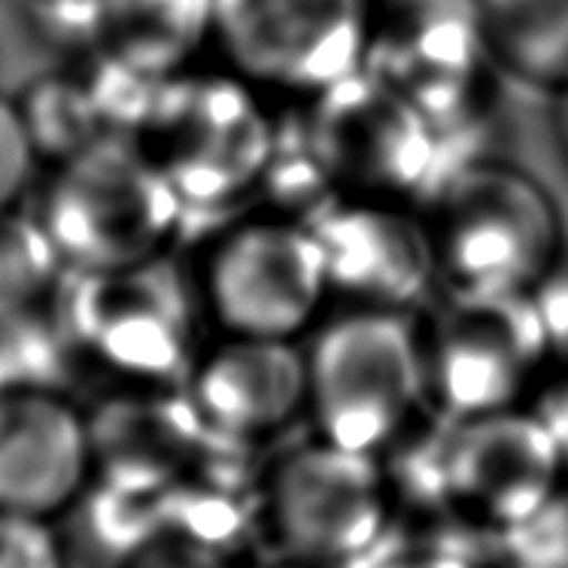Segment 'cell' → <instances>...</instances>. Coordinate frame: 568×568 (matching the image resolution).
Returning a JSON list of instances; mask_svg holds the SVG:
<instances>
[{"mask_svg":"<svg viewBox=\"0 0 568 568\" xmlns=\"http://www.w3.org/2000/svg\"><path fill=\"white\" fill-rule=\"evenodd\" d=\"M302 344L307 423L323 442L386 456L432 407L414 311L337 304Z\"/></svg>","mask_w":568,"mask_h":568,"instance_id":"6da1fadb","label":"cell"},{"mask_svg":"<svg viewBox=\"0 0 568 568\" xmlns=\"http://www.w3.org/2000/svg\"><path fill=\"white\" fill-rule=\"evenodd\" d=\"M31 204L70 277H106L162 262L186 213L134 138L101 140L49 164Z\"/></svg>","mask_w":568,"mask_h":568,"instance_id":"7a4b0ae2","label":"cell"},{"mask_svg":"<svg viewBox=\"0 0 568 568\" xmlns=\"http://www.w3.org/2000/svg\"><path fill=\"white\" fill-rule=\"evenodd\" d=\"M429 229L438 283L453 295H535L566 262L554 195L499 159L459 164L432 189Z\"/></svg>","mask_w":568,"mask_h":568,"instance_id":"3957f363","label":"cell"},{"mask_svg":"<svg viewBox=\"0 0 568 568\" xmlns=\"http://www.w3.org/2000/svg\"><path fill=\"white\" fill-rule=\"evenodd\" d=\"M265 98L237 73L176 70L152 82L131 138L183 201L222 207L262 186L280 152Z\"/></svg>","mask_w":568,"mask_h":568,"instance_id":"277c9868","label":"cell"},{"mask_svg":"<svg viewBox=\"0 0 568 568\" xmlns=\"http://www.w3.org/2000/svg\"><path fill=\"white\" fill-rule=\"evenodd\" d=\"M68 283L55 295L68 368L104 377L106 393L186 383L197 359L195 323L204 316L195 280L180 283L162 258L106 277L68 274Z\"/></svg>","mask_w":568,"mask_h":568,"instance_id":"5b68a950","label":"cell"},{"mask_svg":"<svg viewBox=\"0 0 568 568\" xmlns=\"http://www.w3.org/2000/svg\"><path fill=\"white\" fill-rule=\"evenodd\" d=\"M192 280L216 335L304 341L335 304L316 229L290 210L229 222L207 241Z\"/></svg>","mask_w":568,"mask_h":568,"instance_id":"8992f818","label":"cell"},{"mask_svg":"<svg viewBox=\"0 0 568 568\" xmlns=\"http://www.w3.org/2000/svg\"><path fill=\"white\" fill-rule=\"evenodd\" d=\"M381 0H216L210 49L262 94L314 101L368 68Z\"/></svg>","mask_w":568,"mask_h":568,"instance_id":"52a82bcc","label":"cell"},{"mask_svg":"<svg viewBox=\"0 0 568 568\" xmlns=\"http://www.w3.org/2000/svg\"><path fill=\"white\" fill-rule=\"evenodd\" d=\"M395 489L383 456L323 438L283 453L262 484V517L286 562L362 568L383 550Z\"/></svg>","mask_w":568,"mask_h":568,"instance_id":"ba28073f","label":"cell"},{"mask_svg":"<svg viewBox=\"0 0 568 568\" xmlns=\"http://www.w3.org/2000/svg\"><path fill=\"white\" fill-rule=\"evenodd\" d=\"M429 405L450 419L520 407L554 356L535 295H453L423 320Z\"/></svg>","mask_w":568,"mask_h":568,"instance_id":"9c48e42d","label":"cell"},{"mask_svg":"<svg viewBox=\"0 0 568 568\" xmlns=\"http://www.w3.org/2000/svg\"><path fill=\"white\" fill-rule=\"evenodd\" d=\"M307 150L335 197L405 201L426 189L435 168V125L365 68L307 101Z\"/></svg>","mask_w":568,"mask_h":568,"instance_id":"30bf717a","label":"cell"},{"mask_svg":"<svg viewBox=\"0 0 568 568\" xmlns=\"http://www.w3.org/2000/svg\"><path fill=\"white\" fill-rule=\"evenodd\" d=\"M562 442L520 407L453 419L444 442V496L499 532L529 520L559 496Z\"/></svg>","mask_w":568,"mask_h":568,"instance_id":"8fae6325","label":"cell"},{"mask_svg":"<svg viewBox=\"0 0 568 568\" xmlns=\"http://www.w3.org/2000/svg\"><path fill=\"white\" fill-rule=\"evenodd\" d=\"M98 475L89 407L61 386L0 389V510L59 520Z\"/></svg>","mask_w":568,"mask_h":568,"instance_id":"7c38bea8","label":"cell"},{"mask_svg":"<svg viewBox=\"0 0 568 568\" xmlns=\"http://www.w3.org/2000/svg\"><path fill=\"white\" fill-rule=\"evenodd\" d=\"M311 225L337 304L414 311L438 280L426 220L405 201L332 197Z\"/></svg>","mask_w":568,"mask_h":568,"instance_id":"4fadbf2b","label":"cell"},{"mask_svg":"<svg viewBox=\"0 0 568 568\" xmlns=\"http://www.w3.org/2000/svg\"><path fill=\"white\" fill-rule=\"evenodd\" d=\"M204 435L255 444L307 417V365L302 341L216 335L197 353L183 383Z\"/></svg>","mask_w":568,"mask_h":568,"instance_id":"5bb4252c","label":"cell"},{"mask_svg":"<svg viewBox=\"0 0 568 568\" xmlns=\"http://www.w3.org/2000/svg\"><path fill=\"white\" fill-rule=\"evenodd\" d=\"M405 16L377 10L368 64H381L368 70L438 128L471 101V85L496 64L477 24L475 0L468 7L429 0Z\"/></svg>","mask_w":568,"mask_h":568,"instance_id":"9a60e30c","label":"cell"},{"mask_svg":"<svg viewBox=\"0 0 568 568\" xmlns=\"http://www.w3.org/2000/svg\"><path fill=\"white\" fill-rule=\"evenodd\" d=\"M216 0H98V47L143 80L192 68L210 47Z\"/></svg>","mask_w":568,"mask_h":568,"instance_id":"2e32d148","label":"cell"},{"mask_svg":"<svg viewBox=\"0 0 568 568\" xmlns=\"http://www.w3.org/2000/svg\"><path fill=\"white\" fill-rule=\"evenodd\" d=\"M496 70L547 94L568 92V0H475Z\"/></svg>","mask_w":568,"mask_h":568,"instance_id":"e0dca14e","label":"cell"},{"mask_svg":"<svg viewBox=\"0 0 568 568\" xmlns=\"http://www.w3.org/2000/svg\"><path fill=\"white\" fill-rule=\"evenodd\" d=\"M43 171L47 162L28 125L22 101L0 92V220L22 213L34 201Z\"/></svg>","mask_w":568,"mask_h":568,"instance_id":"ac0fdd59","label":"cell"},{"mask_svg":"<svg viewBox=\"0 0 568 568\" xmlns=\"http://www.w3.org/2000/svg\"><path fill=\"white\" fill-rule=\"evenodd\" d=\"M0 568H70L59 520L0 510Z\"/></svg>","mask_w":568,"mask_h":568,"instance_id":"d6986e66","label":"cell"},{"mask_svg":"<svg viewBox=\"0 0 568 568\" xmlns=\"http://www.w3.org/2000/svg\"><path fill=\"white\" fill-rule=\"evenodd\" d=\"M116 568H232V562L213 541L162 529L134 550H128Z\"/></svg>","mask_w":568,"mask_h":568,"instance_id":"ffe728a7","label":"cell"},{"mask_svg":"<svg viewBox=\"0 0 568 568\" xmlns=\"http://www.w3.org/2000/svg\"><path fill=\"white\" fill-rule=\"evenodd\" d=\"M362 568H477L475 562L456 550H442V547H423V550H398L386 554L381 550L372 562Z\"/></svg>","mask_w":568,"mask_h":568,"instance_id":"44dd1931","label":"cell"},{"mask_svg":"<svg viewBox=\"0 0 568 568\" xmlns=\"http://www.w3.org/2000/svg\"><path fill=\"white\" fill-rule=\"evenodd\" d=\"M37 10L64 12V16H98V0H31Z\"/></svg>","mask_w":568,"mask_h":568,"instance_id":"7402d4cb","label":"cell"},{"mask_svg":"<svg viewBox=\"0 0 568 568\" xmlns=\"http://www.w3.org/2000/svg\"><path fill=\"white\" fill-rule=\"evenodd\" d=\"M554 140L568 168V92L557 94V110H554Z\"/></svg>","mask_w":568,"mask_h":568,"instance_id":"603a6c76","label":"cell"},{"mask_svg":"<svg viewBox=\"0 0 568 568\" xmlns=\"http://www.w3.org/2000/svg\"><path fill=\"white\" fill-rule=\"evenodd\" d=\"M274 568H307V566H298V562H283V566H274Z\"/></svg>","mask_w":568,"mask_h":568,"instance_id":"cb8c5ba5","label":"cell"}]
</instances>
